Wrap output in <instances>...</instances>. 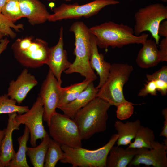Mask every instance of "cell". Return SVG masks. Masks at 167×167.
I'll return each mask as SVG.
<instances>
[{"label":"cell","instance_id":"1","mask_svg":"<svg viewBox=\"0 0 167 167\" xmlns=\"http://www.w3.org/2000/svg\"><path fill=\"white\" fill-rule=\"evenodd\" d=\"M89 29L96 37L97 46L105 49L109 46L121 48L131 44H142L148 36L144 33L135 36L132 28L111 21L92 26Z\"/></svg>","mask_w":167,"mask_h":167},{"label":"cell","instance_id":"2","mask_svg":"<svg viewBox=\"0 0 167 167\" xmlns=\"http://www.w3.org/2000/svg\"><path fill=\"white\" fill-rule=\"evenodd\" d=\"M111 106L96 97L77 112L73 119L78 126L82 140L106 129L108 111Z\"/></svg>","mask_w":167,"mask_h":167},{"label":"cell","instance_id":"3","mask_svg":"<svg viewBox=\"0 0 167 167\" xmlns=\"http://www.w3.org/2000/svg\"><path fill=\"white\" fill-rule=\"evenodd\" d=\"M69 30L75 35L73 54L75 58L73 62L64 72L66 74L78 73L85 79L93 82L97 76L89 62L91 46L89 28L83 22L78 21L72 24Z\"/></svg>","mask_w":167,"mask_h":167},{"label":"cell","instance_id":"4","mask_svg":"<svg viewBox=\"0 0 167 167\" xmlns=\"http://www.w3.org/2000/svg\"><path fill=\"white\" fill-rule=\"evenodd\" d=\"M11 48L15 59L24 66L36 68L46 64L49 47L42 39L32 36L18 38Z\"/></svg>","mask_w":167,"mask_h":167},{"label":"cell","instance_id":"5","mask_svg":"<svg viewBox=\"0 0 167 167\" xmlns=\"http://www.w3.org/2000/svg\"><path fill=\"white\" fill-rule=\"evenodd\" d=\"M118 137L117 134H113L106 144L94 150L62 145L61 148L64 152V157L60 162L63 164H71L73 167H106L109 152L116 143Z\"/></svg>","mask_w":167,"mask_h":167},{"label":"cell","instance_id":"6","mask_svg":"<svg viewBox=\"0 0 167 167\" xmlns=\"http://www.w3.org/2000/svg\"><path fill=\"white\" fill-rule=\"evenodd\" d=\"M133 70L132 66L127 64H111L109 75L99 89L97 97L116 106L121 103L128 101L124 97L123 87Z\"/></svg>","mask_w":167,"mask_h":167},{"label":"cell","instance_id":"7","mask_svg":"<svg viewBox=\"0 0 167 167\" xmlns=\"http://www.w3.org/2000/svg\"><path fill=\"white\" fill-rule=\"evenodd\" d=\"M134 17L135 35L139 36L144 32H149L156 44H159L158 29L160 23L167 19V6L160 3L151 4L139 9Z\"/></svg>","mask_w":167,"mask_h":167},{"label":"cell","instance_id":"8","mask_svg":"<svg viewBox=\"0 0 167 167\" xmlns=\"http://www.w3.org/2000/svg\"><path fill=\"white\" fill-rule=\"evenodd\" d=\"M48 126L50 136L61 145L82 147L78 126L73 119L66 115L56 112L52 116Z\"/></svg>","mask_w":167,"mask_h":167},{"label":"cell","instance_id":"9","mask_svg":"<svg viewBox=\"0 0 167 167\" xmlns=\"http://www.w3.org/2000/svg\"><path fill=\"white\" fill-rule=\"evenodd\" d=\"M119 3V2L116 0H95L82 5L77 3H62L54 9V13L49 14L47 20L49 22H55L63 19H78L82 17L88 18L97 14L108 5Z\"/></svg>","mask_w":167,"mask_h":167},{"label":"cell","instance_id":"10","mask_svg":"<svg viewBox=\"0 0 167 167\" xmlns=\"http://www.w3.org/2000/svg\"><path fill=\"white\" fill-rule=\"evenodd\" d=\"M44 109L40 97L38 96L31 109L23 114H17L15 118L17 124L25 125L30 133L31 145L36 146L38 139L42 140L47 133L43 125Z\"/></svg>","mask_w":167,"mask_h":167},{"label":"cell","instance_id":"11","mask_svg":"<svg viewBox=\"0 0 167 167\" xmlns=\"http://www.w3.org/2000/svg\"><path fill=\"white\" fill-rule=\"evenodd\" d=\"M59 84L52 72L49 70L43 81L38 96L41 98L44 109L43 120L48 126L52 116L56 111L61 90Z\"/></svg>","mask_w":167,"mask_h":167},{"label":"cell","instance_id":"12","mask_svg":"<svg viewBox=\"0 0 167 167\" xmlns=\"http://www.w3.org/2000/svg\"><path fill=\"white\" fill-rule=\"evenodd\" d=\"M151 146V149H137V153L128 165L137 166L144 164L154 167H167V144L154 140Z\"/></svg>","mask_w":167,"mask_h":167},{"label":"cell","instance_id":"13","mask_svg":"<svg viewBox=\"0 0 167 167\" xmlns=\"http://www.w3.org/2000/svg\"><path fill=\"white\" fill-rule=\"evenodd\" d=\"M63 29L61 26L60 28L59 38L57 44L49 48V53L46 63L49 70L61 85L62 72L70 67L71 63L68 60L66 51L64 48Z\"/></svg>","mask_w":167,"mask_h":167},{"label":"cell","instance_id":"14","mask_svg":"<svg viewBox=\"0 0 167 167\" xmlns=\"http://www.w3.org/2000/svg\"><path fill=\"white\" fill-rule=\"evenodd\" d=\"M37 84L38 81L35 76L29 73L27 69H24L16 80L10 82L7 94L19 105L30 91Z\"/></svg>","mask_w":167,"mask_h":167},{"label":"cell","instance_id":"15","mask_svg":"<svg viewBox=\"0 0 167 167\" xmlns=\"http://www.w3.org/2000/svg\"><path fill=\"white\" fill-rule=\"evenodd\" d=\"M21 12L32 25L45 23L50 14L45 6L39 0H19Z\"/></svg>","mask_w":167,"mask_h":167},{"label":"cell","instance_id":"16","mask_svg":"<svg viewBox=\"0 0 167 167\" xmlns=\"http://www.w3.org/2000/svg\"><path fill=\"white\" fill-rule=\"evenodd\" d=\"M91 33V54L89 62L92 69L96 71L99 76V82L96 87L99 89L108 78L111 64L105 60L104 56L102 53H99L96 37Z\"/></svg>","mask_w":167,"mask_h":167},{"label":"cell","instance_id":"17","mask_svg":"<svg viewBox=\"0 0 167 167\" xmlns=\"http://www.w3.org/2000/svg\"><path fill=\"white\" fill-rule=\"evenodd\" d=\"M91 82L83 91L71 102L59 107L64 114L73 119L77 112L97 97L99 89Z\"/></svg>","mask_w":167,"mask_h":167},{"label":"cell","instance_id":"18","mask_svg":"<svg viewBox=\"0 0 167 167\" xmlns=\"http://www.w3.org/2000/svg\"><path fill=\"white\" fill-rule=\"evenodd\" d=\"M136 59L137 65L140 68L147 69L157 65L161 61L155 40L147 39L142 44Z\"/></svg>","mask_w":167,"mask_h":167},{"label":"cell","instance_id":"19","mask_svg":"<svg viewBox=\"0 0 167 167\" xmlns=\"http://www.w3.org/2000/svg\"><path fill=\"white\" fill-rule=\"evenodd\" d=\"M17 114L16 113L8 114L7 126L2 142L0 160L6 167L16 153L13 147L12 134L14 130L19 129L20 126L17 124L15 119Z\"/></svg>","mask_w":167,"mask_h":167},{"label":"cell","instance_id":"20","mask_svg":"<svg viewBox=\"0 0 167 167\" xmlns=\"http://www.w3.org/2000/svg\"><path fill=\"white\" fill-rule=\"evenodd\" d=\"M137 149L114 146L110 150L106 161V167H126L137 153Z\"/></svg>","mask_w":167,"mask_h":167},{"label":"cell","instance_id":"21","mask_svg":"<svg viewBox=\"0 0 167 167\" xmlns=\"http://www.w3.org/2000/svg\"><path fill=\"white\" fill-rule=\"evenodd\" d=\"M141 125L140 121H127L123 123L116 121L114 126L117 131L118 137L116 143L117 146L129 144L134 139L138 129Z\"/></svg>","mask_w":167,"mask_h":167},{"label":"cell","instance_id":"22","mask_svg":"<svg viewBox=\"0 0 167 167\" xmlns=\"http://www.w3.org/2000/svg\"><path fill=\"white\" fill-rule=\"evenodd\" d=\"M30 137V133L28 127L25 126L23 135L19 137L17 141L19 148L6 167H29L26 157L27 143Z\"/></svg>","mask_w":167,"mask_h":167},{"label":"cell","instance_id":"23","mask_svg":"<svg viewBox=\"0 0 167 167\" xmlns=\"http://www.w3.org/2000/svg\"><path fill=\"white\" fill-rule=\"evenodd\" d=\"M50 138L47 132L39 145L32 147H27L26 154L33 167H44L45 157Z\"/></svg>","mask_w":167,"mask_h":167},{"label":"cell","instance_id":"24","mask_svg":"<svg viewBox=\"0 0 167 167\" xmlns=\"http://www.w3.org/2000/svg\"><path fill=\"white\" fill-rule=\"evenodd\" d=\"M91 82L92 81L85 79L80 83L62 87L57 108L75 100Z\"/></svg>","mask_w":167,"mask_h":167},{"label":"cell","instance_id":"25","mask_svg":"<svg viewBox=\"0 0 167 167\" xmlns=\"http://www.w3.org/2000/svg\"><path fill=\"white\" fill-rule=\"evenodd\" d=\"M155 138L153 131L148 127L141 125L137 130L134 141L131 143L127 148L151 149V143L154 140Z\"/></svg>","mask_w":167,"mask_h":167},{"label":"cell","instance_id":"26","mask_svg":"<svg viewBox=\"0 0 167 167\" xmlns=\"http://www.w3.org/2000/svg\"><path fill=\"white\" fill-rule=\"evenodd\" d=\"M61 145L50 138L45 155L44 167H54L58 162L64 158Z\"/></svg>","mask_w":167,"mask_h":167},{"label":"cell","instance_id":"27","mask_svg":"<svg viewBox=\"0 0 167 167\" xmlns=\"http://www.w3.org/2000/svg\"><path fill=\"white\" fill-rule=\"evenodd\" d=\"M16 103V101L10 98L7 94L0 96V114L14 113L22 114L29 109L28 106L18 105Z\"/></svg>","mask_w":167,"mask_h":167},{"label":"cell","instance_id":"28","mask_svg":"<svg viewBox=\"0 0 167 167\" xmlns=\"http://www.w3.org/2000/svg\"><path fill=\"white\" fill-rule=\"evenodd\" d=\"M12 29L17 32H19L21 30L24 29V25L22 24H15L2 13H0V32L4 36L14 39L16 37V34Z\"/></svg>","mask_w":167,"mask_h":167},{"label":"cell","instance_id":"29","mask_svg":"<svg viewBox=\"0 0 167 167\" xmlns=\"http://www.w3.org/2000/svg\"><path fill=\"white\" fill-rule=\"evenodd\" d=\"M1 13L14 23L24 17L20 9L19 0H7Z\"/></svg>","mask_w":167,"mask_h":167},{"label":"cell","instance_id":"30","mask_svg":"<svg viewBox=\"0 0 167 167\" xmlns=\"http://www.w3.org/2000/svg\"><path fill=\"white\" fill-rule=\"evenodd\" d=\"M136 105L129 101L121 103L117 106L116 111L117 117L123 120L127 119L132 116L134 111L133 105Z\"/></svg>","mask_w":167,"mask_h":167},{"label":"cell","instance_id":"31","mask_svg":"<svg viewBox=\"0 0 167 167\" xmlns=\"http://www.w3.org/2000/svg\"><path fill=\"white\" fill-rule=\"evenodd\" d=\"M148 81L160 80L167 82V66H163L159 70L152 74H147Z\"/></svg>","mask_w":167,"mask_h":167},{"label":"cell","instance_id":"32","mask_svg":"<svg viewBox=\"0 0 167 167\" xmlns=\"http://www.w3.org/2000/svg\"><path fill=\"white\" fill-rule=\"evenodd\" d=\"M157 90L155 81H147V83L139 92L138 95L140 97H145L148 94L156 96L157 95Z\"/></svg>","mask_w":167,"mask_h":167},{"label":"cell","instance_id":"33","mask_svg":"<svg viewBox=\"0 0 167 167\" xmlns=\"http://www.w3.org/2000/svg\"><path fill=\"white\" fill-rule=\"evenodd\" d=\"M158 49L161 61H167V37H164L159 41Z\"/></svg>","mask_w":167,"mask_h":167},{"label":"cell","instance_id":"34","mask_svg":"<svg viewBox=\"0 0 167 167\" xmlns=\"http://www.w3.org/2000/svg\"><path fill=\"white\" fill-rule=\"evenodd\" d=\"M155 81L156 89L162 96H165L167 93V82L160 80H154Z\"/></svg>","mask_w":167,"mask_h":167},{"label":"cell","instance_id":"35","mask_svg":"<svg viewBox=\"0 0 167 167\" xmlns=\"http://www.w3.org/2000/svg\"><path fill=\"white\" fill-rule=\"evenodd\" d=\"M162 114L165 119L164 125L160 136H164L167 138V108H165L162 110Z\"/></svg>","mask_w":167,"mask_h":167},{"label":"cell","instance_id":"36","mask_svg":"<svg viewBox=\"0 0 167 167\" xmlns=\"http://www.w3.org/2000/svg\"><path fill=\"white\" fill-rule=\"evenodd\" d=\"M158 33L160 36L167 37V20L163 21L159 26Z\"/></svg>","mask_w":167,"mask_h":167},{"label":"cell","instance_id":"37","mask_svg":"<svg viewBox=\"0 0 167 167\" xmlns=\"http://www.w3.org/2000/svg\"><path fill=\"white\" fill-rule=\"evenodd\" d=\"M10 41L6 37L0 40V55L6 49Z\"/></svg>","mask_w":167,"mask_h":167},{"label":"cell","instance_id":"38","mask_svg":"<svg viewBox=\"0 0 167 167\" xmlns=\"http://www.w3.org/2000/svg\"><path fill=\"white\" fill-rule=\"evenodd\" d=\"M6 132V128L0 130V156L1 154V148L2 142L4 138Z\"/></svg>","mask_w":167,"mask_h":167},{"label":"cell","instance_id":"39","mask_svg":"<svg viewBox=\"0 0 167 167\" xmlns=\"http://www.w3.org/2000/svg\"><path fill=\"white\" fill-rule=\"evenodd\" d=\"M7 0H0V13H1L3 8Z\"/></svg>","mask_w":167,"mask_h":167},{"label":"cell","instance_id":"40","mask_svg":"<svg viewBox=\"0 0 167 167\" xmlns=\"http://www.w3.org/2000/svg\"><path fill=\"white\" fill-rule=\"evenodd\" d=\"M4 165L3 164L0 160V167H4Z\"/></svg>","mask_w":167,"mask_h":167},{"label":"cell","instance_id":"41","mask_svg":"<svg viewBox=\"0 0 167 167\" xmlns=\"http://www.w3.org/2000/svg\"><path fill=\"white\" fill-rule=\"evenodd\" d=\"M4 35L0 32V40L2 38Z\"/></svg>","mask_w":167,"mask_h":167},{"label":"cell","instance_id":"42","mask_svg":"<svg viewBox=\"0 0 167 167\" xmlns=\"http://www.w3.org/2000/svg\"><path fill=\"white\" fill-rule=\"evenodd\" d=\"M47 0V1H55V0ZM64 0V1H71L72 0Z\"/></svg>","mask_w":167,"mask_h":167},{"label":"cell","instance_id":"43","mask_svg":"<svg viewBox=\"0 0 167 167\" xmlns=\"http://www.w3.org/2000/svg\"><path fill=\"white\" fill-rule=\"evenodd\" d=\"M161 0L162 2H167V0Z\"/></svg>","mask_w":167,"mask_h":167},{"label":"cell","instance_id":"44","mask_svg":"<svg viewBox=\"0 0 167 167\" xmlns=\"http://www.w3.org/2000/svg\"></svg>","mask_w":167,"mask_h":167}]
</instances>
